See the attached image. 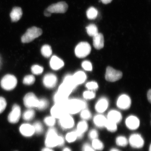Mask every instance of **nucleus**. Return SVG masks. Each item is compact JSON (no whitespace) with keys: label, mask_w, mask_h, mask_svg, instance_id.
<instances>
[{"label":"nucleus","mask_w":151,"mask_h":151,"mask_svg":"<svg viewBox=\"0 0 151 151\" xmlns=\"http://www.w3.org/2000/svg\"><path fill=\"white\" fill-rule=\"evenodd\" d=\"M42 33V30L40 28L36 27H32L29 28L24 34L22 37V42L23 43H29L40 36Z\"/></svg>","instance_id":"7ed1b4c3"},{"label":"nucleus","mask_w":151,"mask_h":151,"mask_svg":"<svg viewBox=\"0 0 151 151\" xmlns=\"http://www.w3.org/2000/svg\"><path fill=\"white\" fill-rule=\"evenodd\" d=\"M0 65H1V59H0Z\"/></svg>","instance_id":"4d7b16f0"},{"label":"nucleus","mask_w":151,"mask_h":151,"mask_svg":"<svg viewBox=\"0 0 151 151\" xmlns=\"http://www.w3.org/2000/svg\"><path fill=\"white\" fill-rule=\"evenodd\" d=\"M49 102L48 100L45 98H41L39 100V104L37 109L40 111H43L48 107Z\"/></svg>","instance_id":"72a5a7b5"},{"label":"nucleus","mask_w":151,"mask_h":151,"mask_svg":"<svg viewBox=\"0 0 151 151\" xmlns=\"http://www.w3.org/2000/svg\"><path fill=\"white\" fill-rule=\"evenodd\" d=\"M89 138L92 140L97 139L98 137V132L95 129L91 130L89 132Z\"/></svg>","instance_id":"49530a36"},{"label":"nucleus","mask_w":151,"mask_h":151,"mask_svg":"<svg viewBox=\"0 0 151 151\" xmlns=\"http://www.w3.org/2000/svg\"><path fill=\"white\" fill-rule=\"evenodd\" d=\"M34 129L35 134L40 135L43 132V127L42 124L39 122H36L34 123L32 125Z\"/></svg>","instance_id":"473e14b6"},{"label":"nucleus","mask_w":151,"mask_h":151,"mask_svg":"<svg viewBox=\"0 0 151 151\" xmlns=\"http://www.w3.org/2000/svg\"><path fill=\"white\" fill-rule=\"evenodd\" d=\"M57 81V77L53 73L46 74L43 79L44 85L48 89H52L55 87Z\"/></svg>","instance_id":"4468645a"},{"label":"nucleus","mask_w":151,"mask_h":151,"mask_svg":"<svg viewBox=\"0 0 151 151\" xmlns=\"http://www.w3.org/2000/svg\"><path fill=\"white\" fill-rule=\"evenodd\" d=\"M88 124L85 121H81L77 124L76 130L84 134L88 129Z\"/></svg>","instance_id":"2f4dec72"},{"label":"nucleus","mask_w":151,"mask_h":151,"mask_svg":"<svg viewBox=\"0 0 151 151\" xmlns=\"http://www.w3.org/2000/svg\"><path fill=\"white\" fill-rule=\"evenodd\" d=\"M50 67L54 70H58L62 68L64 65V63L62 60L58 57L53 56L51 58L50 62Z\"/></svg>","instance_id":"a211bd4d"},{"label":"nucleus","mask_w":151,"mask_h":151,"mask_svg":"<svg viewBox=\"0 0 151 151\" xmlns=\"http://www.w3.org/2000/svg\"><path fill=\"white\" fill-rule=\"evenodd\" d=\"M116 104L117 107L120 109L127 110L131 106V98L127 94H122L118 98Z\"/></svg>","instance_id":"ddd939ff"},{"label":"nucleus","mask_w":151,"mask_h":151,"mask_svg":"<svg viewBox=\"0 0 151 151\" xmlns=\"http://www.w3.org/2000/svg\"><path fill=\"white\" fill-rule=\"evenodd\" d=\"M108 101L105 98H102L97 101L95 105L96 111L99 113H103L106 111L108 107Z\"/></svg>","instance_id":"f3484780"},{"label":"nucleus","mask_w":151,"mask_h":151,"mask_svg":"<svg viewBox=\"0 0 151 151\" xmlns=\"http://www.w3.org/2000/svg\"><path fill=\"white\" fill-rule=\"evenodd\" d=\"M73 90L70 86L63 82L62 84L59 86L58 92L65 97H68Z\"/></svg>","instance_id":"b1692460"},{"label":"nucleus","mask_w":151,"mask_h":151,"mask_svg":"<svg viewBox=\"0 0 151 151\" xmlns=\"http://www.w3.org/2000/svg\"><path fill=\"white\" fill-rule=\"evenodd\" d=\"M107 121V118L101 114L96 115L93 119V122L95 126L100 128L105 127Z\"/></svg>","instance_id":"5701e85b"},{"label":"nucleus","mask_w":151,"mask_h":151,"mask_svg":"<svg viewBox=\"0 0 151 151\" xmlns=\"http://www.w3.org/2000/svg\"><path fill=\"white\" fill-rule=\"evenodd\" d=\"M122 119V114L116 110H112L108 113L107 120L108 121L118 124L121 122Z\"/></svg>","instance_id":"aec40b11"},{"label":"nucleus","mask_w":151,"mask_h":151,"mask_svg":"<svg viewBox=\"0 0 151 151\" xmlns=\"http://www.w3.org/2000/svg\"><path fill=\"white\" fill-rule=\"evenodd\" d=\"M147 99L149 102H150L151 100V91L150 89L149 90L147 93Z\"/></svg>","instance_id":"8fccbe9b"},{"label":"nucleus","mask_w":151,"mask_h":151,"mask_svg":"<svg viewBox=\"0 0 151 151\" xmlns=\"http://www.w3.org/2000/svg\"><path fill=\"white\" fill-rule=\"evenodd\" d=\"M110 151H121L119 150V149H117L116 148H112L111 149V150H110Z\"/></svg>","instance_id":"5fc2aeb1"},{"label":"nucleus","mask_w":151,"mask_h":151,"mask_svg":"<svg viewBox=\"0 0 151 151\" xmlns=\"http://www.w3.org/2000/svg\"><path fill=\"white\" fill-rule=\"evenodd\" d=\"M86 88L90 91L96 90L98 89V85L97 83L94 81H90L86 83Z\"/></svg>","instance_id":"79ce46f5"},{"label":"nucleus","mask_w":151,"mask_h":151,"mask_svg":"<svg viewBox=\"0 0 151 151\" xmlns=\"http://www.w3.org/2000/svg\"><path fill=\"white\" fill-rule=\"evenodd\" d=\"M35 113L32 109H29L25 111L23 114V119L26 121L32 120L35 116Z\"/></svg>","instance_id":"cd10ccee"},{"label":"nucleus","mask_w":151,"mask_h":151,"mask_svg":"<svg viewBox=\"0 0 151 151\" xmlns=\"http://www.w3.org/2000/svg\"><path fill=\"white\" fill-rule=\"evenodd\" d=\"M19 131L21 134L25 137H31L35 134L33 127L29 124H22L20 127Z\"/></svg>","instance_id":"dca6fc26"},{"label":"nucleus","mask_w":151,"mask_h":151,"mask_svg":"<svg viewBox=\"0 0 151 151\" xmlns=\"http://www.w3.org/2000/svg\"><path fill=\"white\" fill-rule=\"evenodd\" d=\"M123 74L121 71L116 70L111 67H108L105 72V78L107 81L110 82L120 80L122 78Z\"/></svg>","instance_id":"423d86ee"},{"label":"nucleus","mask_w":151,"mask_h":151,"mask_svg":"<svg viewBox=\"0 0 151 151\" xmlns=\"http://www.w3.org/2000/svg\"><path fill=\"white\" fill-rule=\"evenodd\" d=\"M68 9V5L65 1H60L49 6L47 10L50 13H65Z\"/></svg>","instance_id":"0eeeda50"},{"label":"nucleus","mask_w":151,"mask_h":151,"mask_svg":"<svg viewBox=\"0 0 151 151\" xmlns=\"http://www.w3.org/2000/svg\"><path fill=\"white\" fill-rule=\"evenodd\" d=\"M113 0H101V2L105 4H108L112 1Z\"/></svg>","instance_id":"09e8293b"},{"label":"nucleus","mask_w":151,"mask_h":151,"mask_svg":"<svg viewBox=\"0 0 151 151\" xmlns=\"http://www.w3.org/2000/svg\"><path fill=\"white\" fill-rule=\"evenodd\" d=\"M130 145L134 148H141L144 145V139L139 134H133L130 136L129 141Z\"/></svg>","instance_id":"9b49d317"},{"label":"nucleus","mask_w":151,"mask_h":151,"mask_svg":"<svg viewBox=\"0 0 151 151\" xmlns=\"http://www.w3.org/2000/svg\"><path fill=\"white\" fill-rule=\"evenodd\" d=\"M22 14V11L20 7H15L13 8L10 14L12 21V22L18 21L21 18Z\"/></svg>","instance_id":"412c9836"},{"label":"nucleus","mask_w":151,"mask_h":151,"mask_svg":"<svg viewBox=\"0 0 151 151\" xmlns=\"http://www.w3.org/2000/svg\"><path fill=\"white\" fill-rule=\"evenodd\" d=\"M65 106L68 114H75L85 109L86 104L82 100L73 99L68 100L65 104Z\"/></svg>","instance_id":"f03ea898"},{"label":"nucleus","mask_w":151,"mask_h":151,"mask_svg":"<svg viewBox=\"0 0 151 151\" xmlns=\"http://www.w3.org/2000/svg\"><path fill=\"white\" fill-rule=\"evenodd\" d=\"M44 14L45 16L47 17H50L51 15V13H50V12H48V11L46 9L44 13Z\"/></svg>","instance_id":"3c124183"},{"label":"nucleus","mask_w":151,"mask_h":151,"mask_svg":"<svg viewBox=\"0 0 151 151\" xmlns=\"http://www.w3.org/2000/svg\"><path fill=\"white\" fill-rule=\"evenodd\" d=\"M80 116L81 119H83V120H88L91 119L92 115L89 110L84 109L81 111Z\"/></svg>","instance_id":"58836bf2"},{"label":"nucleus","mask_w":151,"mask_h":151,"mask_svg":"<svg viewBox=\"0 0 151 151\" xmlns=\"http://www.w3.org/2000/svg\"><path fill=\"white\" fill-rule=\"evenodd\" d=\"M98 13V11L97 9L94 7H91L86 11V16L89 19H95L97 17Z\"/></svg>","instance_id":"bb28decb"},{"label":"nucleus","mask_w":151,"mask_h":151,"mask_svg":"<svg viewBox=\"0 0 151 151\" xmlns=\"http://www.w3.org/2000/svg\"><path fill=\"white\" fill-rule=\"evenodd\" d=\"M151 146H150V148H149V151H151Z\"/></svg>","instance_id":"6e6d98bb"},{"label":"nucleus","mask_w":151,"mask_h":151,"mask_svg":"<svg viewBox=\"0 0 151 151\" xmlns=\"http://www.w3.org/2000/svg\"><path fill=\"white\" fill-rule=\"evenodd\" d=\"M68 100V97H65L58 92L54 95V101L55 104L65 105Z\"/></svg>","instance_id":"393cba45"},{"label":"nucleus","mask_w":151,"mask_h":151,"mask_svg":"<svg viewBox=\"0 0 151 151\" xmlns=\"http://www.w3.org/2000/svg\"><path fill=\"white\" fill-rule=\"evenodd\" d=\"M21 115V108L19 105L15 104L13 105L12 111L9 114L8 120L11 124H15L18 123Z\"/></svg>","instance_id":"1a4fd4ad"},{"label":"nucleus","mask_w":151,"mask_h":151,"mask_svg":"<svg viewBox=\"0 0 151 151\" xmlns=\"http://www.w3.org/2000/svg\"><path fill=\"white\" fill-rule=\"evenodd\" d=\"M41 52L45 57H50L52 54V50L51 47L48 45H45L42 47Z\"/></svg>","instance_id":"c85d7f7f"},{"label":"nucleus","mask_w":151,"mask_h":151,"mask_svg":"<svg viewBox=\"0 0 151 151\" xmlns=\"http://www.w3.org/2000/svg\"><path fill=\"white\" fill-rule=\"evenodd\" d=\"M17 80L14 76L7 74L5 76L1 81L2 88L6 91H11L16 87Z\"/></svg>","instance_id":"20e7f679"},{"label":"nucleus","mask_w":151,"mask_h":151,"mask_svg":"<svg viewBox=\"0 0 151 151\" xmlns=\"http://www.w3.org/2000/svg\"><path fill=\"white\" fill-rule=\"evenodd\" d=\"M63 82L65 83V84H67L68 86H70L73 89H75L76 87L77 86L75 82H74L72 76L70 75H66L64 77Z\"/></svg>","instance_id":"7c9ffc66"},{"label":"nucleus","mask_w":151,"mask_h":151,"mask_svg":"<svg viewBox=\"0 0 151 151\" xmlns=\"http://www.w3.org/2000/svg\"><path fill=\"white\" fill-rule=\"evenodd\" d=\"M83 151H96L89 144H85L82 147Z\"/></svg>","instance_id":"de8ad7c7"},{"label":"nucleus","mask_w":151,"mask_h":151,"mask_svg":"<svg viewBox=\"0 0 151 151\" xmlns=\"http://www.w3.org/2000/svg\"><path fill=\"white\" fill-rule=\"evenodd\" d=\"M129 141L124 136H119L116 139V143L117 145L120 147H125L128 145Z\"/></svg>","instance_id":"f704fd0d"},{"label":"nucleus","mask_w":151,"mask_h":151,"mask_svg":"<svg viewBox=\"0 0 151 151\" xmlns=\"http://www.w3.org/2000/svg\"><path fill=\"white\" fill-rule=\"evenodd\" d=\"M41 151H54L53 150H52V149L50 148L46 147L42 149V150Z\"/></svg>","instance_id":"603ef678"},{"label":"nucleus","mask_w":151,"mask_h":151,"mask_svg":"<svg viewBox=\"0 0 151 151\" xmlns=\"http://www.w3.org/2000/svg\"><path fill=\"white\" fill-rule=\"evenodd\" d=\"M81 66L84 70L86 71H91L92 70V65L91 63L89 61H83L81 63Z\"/></svg>","instance_id":"37998d69"},{"label":"nucleus","mask_w":151,"mask_h":151,"mask_svg":"<svg viewBox=\"0 0 151 151\" xmlns=\"http://www.w3.org/2000/svg\"><path fill=\"white\" fill-rule=\"evenodd\" d=\"M83 97L86 100H92L95 97V94L93 91H86L84 92L83 94Z\"/></svg>","instance_id":"c03bdc74"},{"label":"nucleus","mask_w":151,"mask_h":151,"mask_svg":"<svg viewBox=\"0 0 151 151\" xmlns=\"http://www.w3.org/2000/svg\"><path fill=\"white\" fill-rule=\"evenodd\" d=\"M45 123L46 125L50 127H53L55 125V119L54 117L51 116H48L44 119Z\"/></svg>","instance_id":"ea45409f"},{"label":"nucleus","mask_w":151,"mask_h":151,"mask_svg":"<svg viewBox=\"0 0 151 151\" xmlns=\"http://www.w3.org/2000/svg\"><path fill=\"white\" fill-rule=\"evenodd\" d=\"M50 113L52 117L59 119L66 114H68L66 111L65 105L60 104H55L51 108Z\"/></svg>","instance_id":"9d476101"},{"label":"nucleus","mask_w":151,"mask_h":151,"mask_svg":"<svg viewBox=\"0 0 151 151\" xmlns=\"http://www.w3.org/2000/svg\"><path fill=\"white\" fill-rule=\"evenodd\" d=\"M86 29L87 34L89 36L92 37L95 36L99 33L97 26L93 24L87 26Z\"/></svg>","instance_id":"a878e982"},{"label":"nucleus","mask_w":151,"mask_h":151,"mask_svg":"<svg viewBox=\"0 0 151 151\" xmlns=\"http://www.w3.org/2000/svg\"><path fill=\"white\" fill-rule=\"evenodd\" d=\"M24 103L27 108L32 109L37 107L39 104V99L32 92H29L26 94L24 98Z\"/></svg>","instance_id":"6e6552de"},{"label":"nucleus","mask_w":151,"mask_h":151,"mask_svg":"<svg viewBox=\"0 0 151 151\" xmlns=\"http://www.w3.org/2000/svg\"><path fill=\"white\" fill-rule=\"evenodd\" d=\"M7 103L4 97H0V114L2 113L6 107Z\"/></svg>","instance_id":"a18cd8bd"},{"label":"nucleus","mask_w":151,"mask_h":151,"mask_svg":"<svg viewBox=\"0 0 151 151\" xmlns=\"http://www.w3.org/2000/svg\"><path fill=\"white\" fill-rule=\"evenodd\" d=\"M126 126L130 130L137 129L140 125V121L137 117L134 116L128 117L126 120Z\"/></svg>","instance_id":"2eb2a0df"},{"label":"nucleus","mask_w":151,"mask_h":151,"mask_svg":"<svg viewBox=\"0 0 151 151\" xmlns=\"http://www.w3.org/2000/svg\"><path fill=\"white\" fill-rule=\"evenodd\" d=\"M72 76L76 86L84 83L86 79V74L82 71L76 72Z\"/></svg>","instance_id":"4be33fe9"},{"label":"nucleus","mask_w":151,"mask_h":151,"mask_svg":"<svg viewBox=\"0 0 151 151\" xmlns=\"http://www.w3.org/2000/svg\"><path fill=\"white\" fill-rule=\"evenodd\" d=\"M105 127L108 131L111 132H116L117 130V124L111 121H108V120L105 124Z\"/></svg>","instance_id":"c9c22d12"},{"label":"nucleus","mask_w":151,"mask_h":151,"mask_svg":"<svg viewBox=\"0 0 151 151\" xmlns=\"http://www.w3.org/2000/svg\"><path fill=\"white\" fill-rule=\"evenodd\" d=\"M93 38V44L94 48L97 50L103 48L104 46V38L103 35L98 33Z\"/></svg>","instance_id":"6ab92c4d"},{"label":"nucleus","mask_w":151,"mask_h":151,"mask_svg":"<svg viewBox=\"0 0 151 151\" xmlns=\"http://www.w3.org/2000/svg\"><path fill=\"white\" fill-rule=\"evenodd\" d=\"M63 151H71V150L70 149H69V148L66 147L65 148L63 149Z\"/></svg>","instance_id":"864d4df0"},{"label":"nucleus","mask_w":151,"mask_h":151,"mask_svg":"<svg viewBox=\"0 0 151 151\" xmlns=\"http://www.w3.org/2000/svg\"><path fill=\"white\" fill-rule=\"evenodd\" d=\"M31 70L33 74L39 75L41 74L43 72V68L40 65H35L31 67Z\"/></svg>","instance_id":"a19ab883"},{"label":"nucleus","mask_w":151,"mask_h":151,"mask_svg":"<svg viewBox=\"0 0 151 151\" xmlns=\"http://www.w3.org/2000/svg\"><path fill=\"white\" fill-rule=\"evenodd\" d=\"M91 51V47L89 43L82 42L76 45L75 48V54L78 58H84L89 55Z\"/></svg>","instance_id":"39448f33"},{"label":"nucleus","mask_w":151,"mask_h":151,"mask_svg":"<svg viewBox=\"0 0 151 151\" xmlns=\"http://www.w3.org/2000/svg\"><path fill=\"white\" fill-rule=\"evenodd\" d=\"M92 147L95 150L101 151L104 149V146L101 141L97 139L92 140Z\"/></svg>","instance_id":"c756f323"},{"label":"nucleus","mask_w":151,"mask_h":151,"mask_svg":"<svg viewBox=\"0 0 151 151\" xmlns=\"http://www.w3.org/2000/svg\"><path fill=\"white\" fill-rule=\"evenodd\" d=\"M45 145L47 147L52 148L59 147L62 143L61 136H58L57 131L54 127H51L49 129L46 134Z\"/></svg>","instance_id":"f257e3e1"},{"label":"nucleus","mask_w":151,"mask_h":151,"mask_svg":"<svg viewBox=\"0 0 151 151\" xmlns=\"http://www.w3.org/2000/svg\"><path fill=\"white\" fill-rule=\"evenodd\" d=\"M60 126L63 129H69L74 126V121L70 114H66L59 119Z\"/></svg>","instance_id":"f8f14e48"},{"label":"nucleus","mask_w":151,"mask_h":151,"mask_svg":"<svg viewBox=\"0 0 151 151\" xmlns=\"http://www.w3.org/2000/svg\"><path fill=\"white\" fill-rule=\"evenodd\" d=\"M35 81V77L32 75H29L25 76L23 79L24 84L25 85H30L33 84Z\"/></svg>","instance_id":"e433bc0d"},{"label":"nucleus","mask_w":151,"mask_h":151,"mask_svg":"<svg viewBox=\"0 0 151 151\" xmlns=\"http://www.w3.org/2000/svg\"><path fill=\"white\" fill-rule=\"evenodd\" d=\"M77 139L75 132H69L65 136V139L68 142L72 143L75 142Z\"/></svg>","instance_id":"4c0bfd02"}]
</instances>
